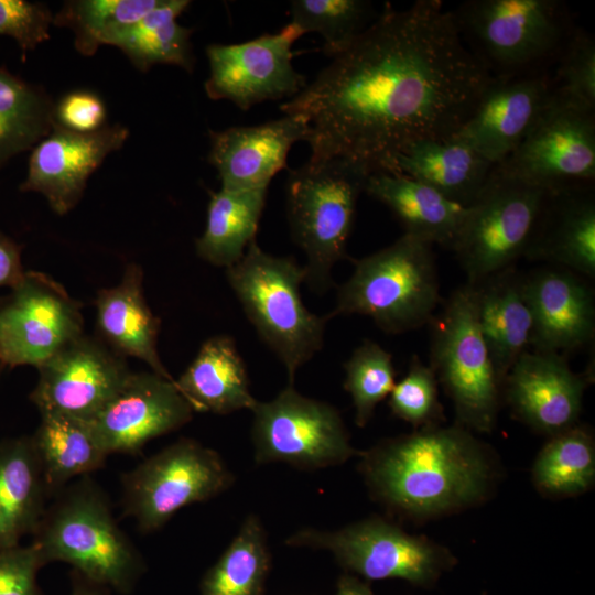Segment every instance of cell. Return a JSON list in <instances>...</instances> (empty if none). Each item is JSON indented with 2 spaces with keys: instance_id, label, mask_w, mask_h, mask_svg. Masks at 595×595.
<instances>
[{
  "instance_id": "cell-1",
  "label": "cell",
  "mask_w": 595,
  "mask_h": 595,
  "mask_svg": "<svg viewBox=\"0 0 595 595\" xmlns=\"http://www.w3.org/2000/svg\"><path fill=\"white\" fill-rule=\"evenodd\" d=\"M495 76L439 0L379 14L293 98L310 125L309 160L344 159L368 174L396 173L412 144L453 137Z\"/></svg>"
},
{
  "instance_id": "cell-2",
  "label": "cell",
  "mask_w": 595,
  "mask_h": 595,
  "mask_svg": "<svg viewBox=\"0 0 595 595\" xmlns=\"http://www.w3.org/2000/svg\"><path fill=\"white\" fill-rule=\"evenodd\" d=\"M371 496L396 513L426 519L484 501L496 479L491 453L461 424L429 426L360 451Z\"/></svg>"
},
{
  "instance_id": "cell-3",
  "label": "cell",
  "mask_w": 595,
  "mask_h": 595,
  "mask_svg": "<svg viewBox=\"0 0 595 595\" xmlns=\"http://www.w3.org/2000/svg\"><path fill=\"white\" fill-rule=\"evenodd\" d=\"M32 536L44 565L69 564L84 577L120 594H130L145 572L142 556L90 475L57 493Z\"/></svg>"
},
{
  "instance_id": "cell-4",
  "label": "cell",
  "mask_w": 595,
  "mask_h": 595,
  "mask_svg": "<svg viewBox=\"0 0 595 595\" xmlns=\"http://www.w3.org/2000/svg\"><path fill=\"white\" fill-rule=\"evenodd\" d=\"M226 278L260 339L286 369L288 383L294 385L296 371L323 348L329 321L302 301L303 266L266 252L255 239L226 269Z\"/></svg>"
},
{
  "instance_id": "cell-5",
  "label": "cell",
  "mask_w": 595,
  "mask_h": 595,
  "mask_svg": "<svg viewBox=\"0 0 595 595\" xmlns=\"http://www.w3.org/2000/svg\"><path fill=\"white\" fill-rule=\"evenodd\" d=\"M432 245L403 234L391 245L355 262L337 290L328 320L363 315L387 334H400L430 323L440 302Z\"/></svg>"
},
{
  "instance_id": "cell-6",
  "label": "cell",
  "mask_w": 595,
  "mask_h": 595,
  "mask_svg": "<svg viewBox=\"0 0 595 595\" xmlns=\"http://www.w3.org/2000/svg\"><path fill=\"white\" fill-rule=\"evenodd\" d=\"M368 173L338 158L309 160L290 171L285 185L292 239L305 255V283L316 293L333 284L332 269L346 257Z\"/></svg>"
},
{
  "instance_id": "cell-7",
  "label": "cell",
  "mask_w": 595,
  "mask_h": 595,
  "mask_svg": "<svg viewBox=\"0 0 595 595\" xmlns=\"http://www.w3.org/2000/svg\"><path fill=\"white\" fill-rule=\"evenodd\" d=\"M431 368L451 398L458 424L494 430L501 383L482 335L474 286L455 290L432 321Z\"/></svg>"
},
{
  "instance_id": "cell-8",
  "label": "cell",
  "mask_w": 595,
  "mask_h": 595,
  "mask_svg": "<svg viewBox=\"0 0 595 595\" xmlns=\"http://www.w3.org/2000/svg\"><path fill=\"white\" fill-rule=\"evenodd\" d=\"M549 191L495 165L452 246L469 284L504 272L528 250Z\"/></svg>"
},
{
  "instance_id": "cell-9",
  "label": "cell",
  "mask_w": 595,
  "mask_h": 595,
  "mask_svg": "<svg viewBox=\"0 0 595 595\" xmlns=\"http://www.w3.org/2000/svg\"><path fill=\"white\" fill-rule=\"evenodd\" d=\"M285 543L328 551L346 571L366 581L399 578L431 587L456 564L446 548L379 517L337 530L304 528L291 534Z\"/></svg>"
},
{
  "instance_id": "cell-10",
  "label": "cell",
  "mask_w": 595,
  "mask_h": 595,
  "mask_svg": "<svg viewBox=\"0 0 595 595\" xmlns=\"http://www.w3.org/2000/svg\"><path fill=\"white\" fill-rule=\"evenodd\" d=\"M234 483L218 452L182 437L122 476L123 512L142 532H153L182 508L209 500Z\"/></svg>"
},
{
  "instance_id": "cell-11",
  "label": "cell",
  "mask_w": 595,
  "mask_h": 595,
  "mask_svg": "<svg viewBox=\"0 0 595 595\" xmlns=\"http://www.w3.org/2000/svg\"><path fill=\"white\" fill-rule=\"evenodd\" d=\"M453 14L470 51L498 76L550 57L570 35L556 0H470Z\"/></svg>"
},
{
  "instance_id": "cell-12",
  "label": "cell",
  "mask_w": 595,
  "mask_h": 595,
  "mask_svg": "<svg viewBox=\"0 0 595 595\" xmlns=\"http://www.w3.org/2000/svg\"><path fill=\"white\" fill-rule=\"evenodd\" d=\"M251 439L256 464L285 463L320 469L359 456L339 411L328 402L300 393L288 383L270 401L257 402Z\"/></svg>"
},
{
  "instance_id": "cell-13",
  "label": "cell",
  "mask_w": 595,
  "mask_h": 595,
  "mask_svg": "<svg viewBox=\"0 0 595 595\" xmlns=\"http://www.w3.org/2000/svg\"><path fill=\"white\" fill-rule=\"evenodd\" d=\"M80 307L50 275L25 271L0 300V367L40 368L85 334Z\"/></svg>"
},
{
  "instance_id": "cell-14",
  "label": "cell",
  "mask_w": 595,
  "mask_h": 595,
  "mask_svg": "<svg viewBox=\"0 0 595 595\" xmlns=\"http://www.w3.org/2000/svg\"><path fill=\"white\" fill-rule=\"evenodd\" d=\"M496 166L548 190L593 182L595 110L571 101L554 87L521 143Z\"/></svg>"
},
{
  "instance_id": "cell-15",
  "label": "cell",
  "mask_w": 595,
  "mask_h": 595,
  "mask_svg": "<svg viewBox=\"0 0 595 595\" xmlns=\"http://www.w3.org/2000/svg\"><path fill=\"white\" fill-rule=\"evenodd\" d=\"M302 35L290 22L277 33L247 42L208 45L207 97L229 100L244 111L263 101L293 98L306 86L292 64V45Z\"/></svg>"
},
{
  "instance_id": "cell-16",
  "label": "cell",
  "mask_w": 595,
  "mask_h": 595,
  "mask_svg": "<svg viewBox=\"0 0 595 595\" xmlns=\"http://www.w3.org/2000/svg\"><path fill=\"white\" fill-rule=\"evenodd\" d=\"M30 400L39 412L90 421L132 372L126 358L83 334L43 364Z\"/></svg>"
},
{
  "instance_id": "cell-17",
  "label": "cell",
  "mask_w": 595,
  "mask_h": 595,
  "mask_svg": "<svg viewBox=\"0 0 595 595\" xmlns=\"http://www.w3.org/2000/svg\"><path fill=\"white\" fill-rule=\"evenodd\" d=\"M128 137L129 129L119 123L89 133L54 123L50 133L31 150L19 190L43 195L51 209L63 216L76 207L90 175L110 153L122 148Z\"/></svg>"
},
{
  "instance_id": "cell-18",
  "label": "cell",
  "mask_w": 595,
  "mask_h": 595,
  "mask_svg": "<svg viewBox=\"0 0 595 595\" xmlns=\"http://www.w3.org/2000/svg\"><path fill=\"white\" fill-rule=\"evenodd\" d=\"M174 380L153 371L131 372L117 393L88 421L108 455L136 454L149 441L192 420L194 411Z\"/></svg>"
},
{
  "instance_id": "cell-19",
  "label": "cell",
  "mask_w": 595,
  "mask_h": 595,
  "mask_svg": "<svg viewBox=\"0 0 595 595\" xmlns=\"http://www.w3.org/2000/svg\"><path fill=\"white\" fill-rule=\"evenodd\" d=\"M502 385L513 413L537 432L553 436L576 425L586 381L560 353L526 350Z\"/></svg>"
},
{
  "instance_id": "cell-20",
  "label": "cell",
  "mask_w": 595,
  "mask_h": 595,
  "mask_svg": "<svg viewBox=\"0 0 595 595\" xmlns=\"http://www.w3.org/2000/svg\"><path fill=\"white\" fill-rule=\"evenodd\" d=\"M545 76H495L472 116L454 134L494 165L518 148L551 98Z\"/></svg>"
},
{
  "instance_id": "cell-21",
  "label": "cell",
  "mask_w": 595,
  "mask_h": 595,
  "mask_svg": "<svg viewBox=\"0 0 595 595\" xmlns=\"http://www.w3.org/2000/svg\"><path fill=\"white\" fill-rule=\"evenodd\" d=\"M310 125L300 115H285L257 126L209 131L208 162L219 174L221 190L248 191L268 187L286 166L292 145L306 141Z\"/></svg>"
},
{
  "instance_id": "cell-22",
  "label": "cell",
  "mask_w": 595,
  "mask_h": 595,
  "mask_svg": "<svg viewBox=\"0 0 595 595\" xmlns=\"http://www.w3.org/2000/svg\"><path fill=\"white\" fill-rule=\"evenodd\" d=\"M532 317L534 350H572L589 342L595 327L594 298L573 273L544 270L521 283Z\"/></svg>"
},
{
  "instance_id": "cell-23",
  "label": "cell",
  "mask_w": 595,
  "mask_h": 595,
  "mask_svg": "<svg viewBox=\"0 0 595 595\" xmlns=\"http://www.w3.org/2000/svg\"><path fill=\"white\" fill-rule=\"evenodd\" d=\"M142 281L141 267L129 263L117 285L98 291L96 337L119 356L140 359L154 374L174 380L158 353L161 321L145 301Z\"/></svg>"
},
{
  "instance_id": "cell-24",
  "label": "cell",
  "mask_w": 595,
  "mask_h": 595,
  "mask_svg": "<svg viewBox=\"0 0 595 595\" xmlns=\"http://www.w3.org/2000/svg\"><path fill=\"white\" fill-rule=\"evenodd\" d=\"M174 383L194 412L224 415L251 411L258 402L249 389L246 364L228 335L206 339Z\"/></svg>"
},
{
  "instance_id": "cell-25",
  "label": "cell",
  "mask_w": 595,
  "mask_h": 595,
  "mask_svg": "<svg viewBox=\"0 0 595 595\" xmlns=\"http://www.w3.org/2000/svg\"><path fill=\"white\" fill-rule=\"evenodd\" d=\"M364 192L386 205L404 227V234L431 245L453 246L467 207L402 173L369 174Z\"/></svg>"
},
{
  "instance_id": "cell-26",
  "label": "cell",
  "mask_w": 595,
  "mask_h": 595,
  "mask_svg": "<svg viewBox=\"0 0 595 595\" xmlns=\"http://www.w3.org/2000/svg\"><path fill=\"white\" fill-rule=\"evenodd\" d=\"M494 167L455 136L419 141L396 161V173L405 174L466 207L477 198Z\"/></svg>"
},
{
  "instance_id": "cell-27",
  "label": "cell",
  "mask_w": 595,
  "mask_h": 595,
  "mask_svg": "<svg viewBox=\"0 0 595 595\" xmlns=\"http://www.w3.org/2000/svg\"><path fill=\"white\" fill-rule=\"evenodd\" d=\"M48 491L31 436L0 442V550L33 534Z\"/></svg>"
},
{
  "instance_id": "cell-28",
  "label": "cell",
  "mask_w": 595,
  "mask_h": 595,
  "mask_svg": "<svg viewBox=\"0 0 595 595\" xmlns=\"http://www.w3.org/2000/svg\"><path fill=\"white\" fill-rule=\"evenodd\" d=\"M472 285L478 325L502 386L516 360L531 344V313L521 283L510 274L501 272Z\"/></svg>"
},
{
  "instance_id": "cell-29",
  "label": "cell",
  "mask_w": 595,
  "mask_h": 595,
  "mask_svg": "<svg viewBox=\"0 0 595 595\" xmlns=\"http://www.w3.org/2000/svg\"><path fill=\"white\" fill-rule=\"evenodd\" d=\"M40 415L31 437L48 495L104 466L108 454L88 421L56 412Z\"/></svg>"
},
{
  "instance_id": "cell-30",
  "label": "cell",
  "mask_w": 595,
  "mask_h": 595,
  "mask_svg": "<svg viewBox=\"0 0 595 595\" xmlns=\"http://www.w3.org/2000/svg\"><path fill=\"white\" fill-rule=\"evenodd\" d=\"M268 187L212 193L206 226L196 239L197 256L225 269L237 263L256 239Z\"/></svg>"
},
{
  "instance_id": "cell-31",
  "label": "cell",
  "mask_w": 595,
  "mask_h": 595,
  "mask_svg": "<svg viewBox=\"0 0 595 595\" xmlns=\"http://www.w3.org/2000/svg\"><path fill=\"white\" fill-rule=\"evenodd\" d=\"M190 3L187 0H161L117 34L109 45L118 47L141 72L158 64H169L192 73L195 64L191 42L193 31L177 22Z\"/></svg>"
},
{
  "instance_id": "cell-32",
  "label": "cell",
  "mask_w": 595,
  "mask_h": 595,
  "mask_svg": "<svg viewBox=\"0 0 595 595\" xmlns=\"http://www.w3.org/2000/svg\"><path fill=\"white\" fill-rule=\"evenodd\" d=\"M55 101L40 85L0 66V170L52 130Z\"/></svg>"
},
{
  "instance_id": "cell-33",
  "label": "cell",
  "mask_w": 595,
  "mask_h": 595,
  "mask_svg": "<svg viewBox=\"0 0 595 595\" xmlns=\"http://www.w3.org/2000/svg\"><path fill=\"white\" fill-rule=\"evenodd\" d=\"M269 570L267 533L260 518L250 513L217 562L204 574L201 595H263Z\"/></svg>"
},
{
  "instance_id": "cell-34",
  "label": "cell",
  "mask_w": 595,
  "mask_h": 595,
  "mask_svg": "<svg viewBox=\"0 0 595 595\" xmlns=\"http://www.w3.org/2000/svg\"><path fill=\"white\" fill-rule=\"evenodd\" d=\"M532 480L548 497L587 491L595 480V443L589 430L576 424L550 436L533 463Z\"/></svg>"
},
{
  "instance_id": "cell-35",
  "label": "cell",
  "mask_w": 595,
  "mask_h": 595,
  "mask_svg": "<svg viewBox=\"0 0 595 595\" xmlns=\"http://www.w3.org/2000/svg\"><path fill=\"white\" fill-rule=\"evenodd\" d=\"M161 0H69L53 17V24L74 34L75 50L93 56L101 45L140 20Z\"/></svg>"
},
{
  "instance_id": "cell-36",
  "label": "cell",
  "mask_w": 595,
  "mask_h": 595,
  "mask_svg": "<svg viewBox=\"0 0 595 595\" xmlns=\"http://www.w3.org/2000/svg\"><path fill=\"white\" fill-rule=\"evenodd\" d=\"M536 251L587 277L595 274V205L591 196L566 198ZM532 246V245H531Z\"/></svg>"
},
{
  "instance_id": "cell-37",
  "label": "cell",
  "mask_w": 595,
  "mask_h": 595,
  "mask_svg": "<svg viewBox=\"0 0 595 595\" xmlns=\"http://www.w3.org/2000/svg\"><path fill=\"white\" fill-rule=\"evenodd\" d=\"M291 23L302 34L318 33L323 52L331 58L346 50L375 20L372 6L365 0H293Z\"/></svg>"
},
{
  "instance_id": "cell-38",
  "label": "cell",
  "mask_w": 595,
  "mask_h": 595,
  "mask_svg": "<svg viewBox=\"0 0 595 595\" xmlns=\"http://www.w3.org/2000/svg\"><path fill=\"white\" fill-rule=\"evenodd\" d=\"M344 369V388L355 408V423L364 428L396 383L392 356L379 344L367 339L353 351Z\"/></svg>"
},
{
  "instance_id": "cell-39",
  "label": "cell",
  "mask_w": 595,
  "mask_h": 595,
  "mask_svg": "<svg viewBox=\"0 0 595 595\" xmlns=\"http://www.w3.org/2000/svg\"><path fill=\"white\" fill-rule=\"evenodd\" d=\"M437 385L432 368L413 356L407 375L394 383L389 394L392 414L416 429L440 425L444 418Z\"/></svg>"
},
{
  "instance_id": "cell-40",
  "label": "cell",
  "mask_w": 595,
  "mask_h": 595,
  "mask_svg": "<svg viewBox=\"0 0 595 595\" xmlns=\"http://www.w3.org/2000/svg\"><path fill=\"white\" fill-rule=\"evenodd\" d=\"M555 88L571 101L595 110V42L585 31L570 34L562 47Z\"/></svg>"
},
{
  "instance_id": "cell-41",
  "label": "cell",
  "mask_w": 595,
  "mask_h": 595,
  "mask_svg": "<svg viewBox=\"0 0 595 595\" xmlns=\"http://www.w3.org/2000/svg\"><path fill=\"white\" fill-rule=\"evenodd\" d=\"M54 14L40 2L0 0V35L13 39L25 61L29 52L47 41Z\"/></svg>"
},
{
  "instance_id": "cell-42",
  "label": "cell",
  "mask_w": 595,
  "mask_h": 595,
  "mask_svg": "<svg viewBox=\"0 0 595 595\" xmlns=\"http://www.w3.org/2000/svg\"><path fill=\"white\" fill-rule=\"evenodd\" d=\"M44 563L31 542L0 550V595H42L37 574Z\"/></svg>"
},
{
  "instance_id": "cell-43",
  "label": "cell",
  "mask_w": 595,
  "mask_h": 595,
  "mask_svg": "<svg viewBox=\"0 0 595 595\" xmlns=\"http://www.w3.org/2000/svg\"><path fill=\"white\" fill-rule=\"evenodd\" d=\"M55 123L79 133H89L107 126V109L95 91L77 89L55 101Z\"/></svg>"
},
{
  "instance_id": "cell-44",
  "label": "cell",
  "mask_w": 595,
  "mask_h": 595,
  "mask_svg": "<svg viewBox=\"0 0 595 595\" xmlns=\"http://www.w3.org/2000/svg\"><path fill=\"white\" fill-rule=\"evenodd\" d=\"M22 246L0 230V288H13L23 277Z\"/></svg>"
},
{
  "instance_id": "cell-45",
  "label": "cell",
  "mask_w": 595,
  "mask_h": 595,
  "mask_svg": "<svg viewBox=\"0 0 595 595\" xmlns=\"http://www.w3.org/2000/svg\"><path fill=\"white\" fill-rule=\"evenodd\" d=\"M335 595H374L368 583L356 575L344 574L337 581Z\"/></svg>"
},
{
  "instance_id": "cell-46",
  "label": "cell",
  "mask_w": 595,
  "mask_h": 595,
  "mask_svg": "<svg viewBox=\"0 0 595 595\" xmlns=\"http://www.w3.org/2000/svg\"><path fill=\"white\" fill-rule=\"evenodd\" d=\"M110 593L108 587L93 582L75 571L72 572L71 595H110Z\"/></svg>"
}]
</instances>
